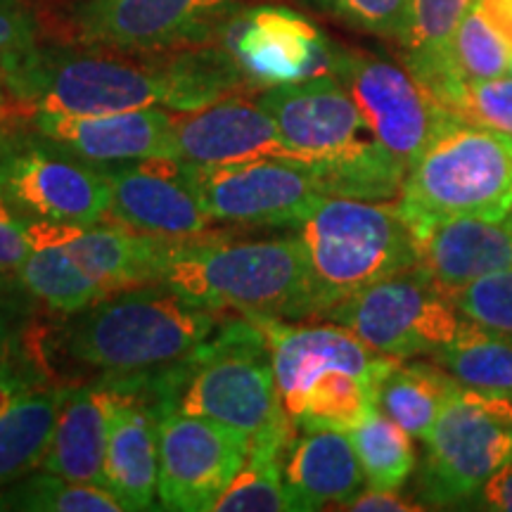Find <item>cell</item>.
Masks as SVG:
<instances>
[{"instance_id":"4fadbf2b","label":"cell","mask_w":512,"mask_h":512,"mask_svg":"<svg viewBox=\"0 0 512 512\" xmlns=\"http://www.w3.org/2000/svg\"><path fill=\"white\" fill-rule=\"evenodd\" d=\"M240 0H72L64 8L79 43L159 53L204 46Z\"/></svg>"},{"instance_id":"8992f818","label":"cell","mask_w":512,"mask_h":512,"mask_svg":"<svg viewBox=\"0 0 512 512\" xmlns=\"http://www.w3.org/2000/svg\"><path fill=\"white\" fill-rule=\"evenodd\" d=\"M297 230L309 266L311 318L418 264L415 230L399 202L325 195Z\"/></svg>"},{"instance_id":"ab89813d","label":"cell","mask_w":512,"mask_h":512,"mask_svg":"<svg viewBox=\"0 0 512 512\" xmlns=\"http://www.w3.org/2000/svg\"><path fill=\"white\" fill-rule=\"evenodd\" d=\"M479 503H482L479 508L484 510L512 512V460L484 484Z\"/></svg>"},{"instance_id":"2e32d148","label":"cell","mask_w":512,"mask_h":512,"mask_svg":"<svg viewBox=\"0 0 512 512\" xmlns=\"http://www.w3.org/2000/svg\"><path fill=\"white\" fill-rule=\"evenodd\" d=\"M112 192V221L171 242L209 238L214 219L204 211L181 159L100 166Z\"/></svg>"},{"instance_id":"603a6c76","label":"cell","mask_w":512,"mask_h":512,"mask_svg":"<svg viewBox=\"0 0 512 512\" xmlns=\"http://www.w3.org/2000/svg\"><path fill=\"white\" fill-rule=\"evenodd\" d=\"M283 479L297 512L323 510L354 501L366 486L361 460L349 432L302 430L283 458Z\"/></svg>"},{"instance_id":"d6a6232c","label":"cell","mask_w":512,"mask_h":512,"mask_svg":"<svg viewBox=\"0 0 512 512\" xmlns=\"http://www.w3.org/2000/svg\"><path fill=\"white\" fill-rule=\"evenodd\" d=\"M311 8L363 31L401 43L408 19V0H304Z\"/></svg>"},{"instance_id":"1f68e13d","label":"cell","mask_w":512,"mask_h":512,"mask_svg":"<svg viewBox=\"0 0 512 512\" xmlns=\"http://www.w3.org/2000/svg\"><path fill=\"white\" fill-rule=\"evenodd\" d=\"M453 62L465 83L510 74V50L475 3H470L453 36Z\"/></svg>"},{"instance_id":"ee69618b","label":"cell","mask_w":512,"mask_h":512,"mask_svg":"<svg viewBox=\"0 0 512 512\" xmlns=\"http://www.w3.org/2000/svg\"><path fill=\"white\" fill-rule=\"evenodd\" d=\"M8 131L10 128L0 126V164H3V152H5V140H8Z\"/></svg>"},{"instance_id":"e0dca14e","label":"cell","mask_w":512,"mask_h":512,"mask_svg":"<svg viewBox=\"0 0 512 512\" xmlns=\"http://www.w3.org/2000/svg\"><path fill=\"white\" fill-rule=\"evenodd\" d=\"M264 330L275 382L287 415L302 403L306 389L328 370H347L380 387L399 358L370 349L361 337L344 325H304L268 318L256 320Z\"/></svg>"},{"instance_id":"30bf717a","label":"cell","mask_w":512,"mask_h":512,"mask_svg":"<svg viewBox=\"0 0 512 512\" xmlns=\"http://www.w3.org/2000/svg\"><path fill=\"white\" fill-rule=\"evenodd\" d=\"M418 496L425 508L477 503L484 484L512 460V422L486 396L463 389L446 403L430 437Z\"/></svg>"},{"instance_id":"44dd1931","label":"cell","mask_w":512,"mask_h":512,"mask_svg":"<svg viewBox=\"0 0 512 512\" xmlns=\"http://www.w3.org/2000/svg\"><path fill=\"white\" fill-rule=\"evenodd\" d=\"M413 230L418 266L451 297L484 275L512 268V228L505 221L446 219Z\"/></svg>"},{"instance_id":"f1b7e54d","label":"cell","mask_w":512,"mask_h":512,"mask_svg":"<svg viewBox=\"0 0 512 512\" xmlns=\"http://www.w3.org/2000/svg\"><path fill=\"white\" fill-rule=\"evenodd\" d=\"M370 489L401 491L415 470L411 434L389 420L380 408L349 432Z\"/></svg>"},{"instance_id":"8d00e7d4","label":"cell","mask_w":512,"mask_h":512,"mask_svg":"<svg viewBox=\"0 0 512 512\" xmlns=\"http://www.w3.org/2000/svg\"><path fill=\"white\" fill-rule=\"evenodd\" d=\"M38 43V22L22 0H0V67Z\"/></svg>"},{"instance_id":"4316f807","label":"cell","mask_w":512,"mask_h":512,"mask_svg":"<svg viewBox=\"0 0 512 512\" xmlns=\"http://www.w3.org/2000/svg\"><path fill=\"white\" fill-rule=\"evenodd\" d=\"M432 361L463 389L512 401V337L475 325L467 335L439 349Z\"/></svg>"},{"instance_id":"60d3db41","label":"cell","mask_w":512,"mask_h":512,"mask_svg":"<svg viewBox=\"0 0 512 512\" xmlns=\"http://www.w3.org/2000/svg\"><path fill=\"white\" fill-rule=\"evenodd\" d=\"M512 55V0H472Z\"/></svg>"},{"instance_id":"4dcf8cb0","label":"cell","mask_w":512,"mask_h":512,"mask_svg":"<svg viewBox=\"0 0 512 512\" xmlns=\"http://www.w3.org/2000/svg\"><path fill=\"white\" fill-rule=\"evenodd\" d=\"M285 453L249 446V456L211 512H294L283 479Z\"/></svg>"},{"instance_id":"7402d4cb","label":"cell","mask_w":512,"mask_h":512,"mask_svg":"<svg viewBox=\"0 0 512 512\" xmlns=\"http://www.w3.org/2000/svg\"><path fill=\"white\" fill-rule=\"evenodd\" d=\"M117 384L110 377L69 384L53 441L38 470L105 489V453L110 441Z\"/></svg>"},{"instance_id":"ac0fdd59","label":"cell","mask_w":512,"mask_h":512,"mask_svg":"<svg viewBox=\"0 0 512 512\" xmlns=\"http://www.w3.org/2000/svg\"><path fill=\"white\" fill-rule=\"evenodd\" d=\"M27 126L95 166L178 159L176 114L166 107H140L98 117L38 112L27 119Z\"/></svg>"},{"instance_id":"8fae6325","label":"cell","mask_w":512,"mask_h":512,"mask_svg":"<svg viewBox=\"0 0 512 512\" xmlns=\"http://www.w3.org/2000/svg\"><path fill=\"white\" fill-rule=\"evenodd\" d=\"M188 171L204 211L230 226L297 228L328 195L318 171L294 157L188 164Z\"/></svg>"},{"instance_id":"d4e9b609","label":"cell","mask_w":512,"mask_h":512,"mask_svg":"<svg viewBox=\"0 0 512 512\" xmlns=\"http://www.w3.org/2000/svg\"><path fill=\"white\" fill-rule=\"evenodd\" d=\"M67 392L69 384L24 389L0 411V489L46 458Z\"/></svg>"},{"instance_id":"f546056e","label":"cell","mask_w":512,"mask_h":512,"mask_svg":"<svg viewBox=\"0 0 512 512\" xmlns=\"http://www.w3.org/2000/svg\"><path fill=\"white\" fill-rule=\"evenodd\" d=\"M0 510L24 512H121V503L102 486L79 484L55 472L24 475L0 489Z\"/></svg>"},{"instance_id":"836d02e7","label":"cell","mask_w":512,"mask_h":512,"mask_svg":"<svg viewBox=\"0 0 512 512\" xmlns=\"http://www.w3.org/2000/svg\"><path fill=\"white\" fill-rule=\"evenodd\" d=\"M453 299L460 313L479 328L512 337V268L484 275Z\"/></svg>"},{"instance_id":"7bdbcfd3","label":"cell","mask_w":512,"mask_h":512,"mask_svg":"<svg viewBox=\"0 0 512 512\" xmlns=\"http://www.w3.org/2000/svg\"><path fill=\"white\" fill-rule=\"evenodd\" d=\"M486 399H489V396H486ZM489 401L494 403V408L503 415V418H508L512 422V401H505V399H489Z\"/></svg>"},{"instance_id":"484cf974","label":"cell","mask_w":512,"mask_h":512,"mask_svg":"<svg viewBox=\"0 0 512 512\" xmlns=\"http://www.w3.org/2000/svg\"><path fill=\"white\" fill-rule=\"evenodd\" d=\"M463 387L437 363L399 361L377 389V408L411 437L425 441L446 403Z\"/></svg>"},{"instance_id":"ffe728a7","label":"cell","mask_w":512,"mask_h":512,"mask_svg":"<svg viewBox=\"0 0 512 512\" xmlns=\"http://www.w3.org/2000/svg\"><path fill=\"white\" fill-rule=\"evenodd\" d=\"M117 384L110 441L105 453V489L128 512L155 510L159 479L157 413L128 377H110Z\"/></svg>"},{"instance_id":"277c9868","label":"cell","mask_w":512,"mask_h":512,"mask_svg":"<svg viewBox=\"0 0 512 512\" xmlns=\"http://www.w3.org/2000/svg\"><path fill=\"white\" fill-rule=\"evenodd\" d=\"M271 114L285 150L318 171L328 195L396 200L406 171L370 131L337 76L266 88L256 98Z\"/></svg>"},{"instance_id":"9c48e42d","label":"cell","mask_w":512,"mask_h":512,"mask_svg":"<svg viewBox=\"0 0 512 512\" xmlns=\"http://www.w3.org/2000/svg\"><path fill=\"white\" fill-rule=\"evenodd\" d=\"M0 195L29 221L69 226L112 221V192L100 166L72 155L27 124L8 131Z\"/></svg>"},{"instance_id":"52a82bcc","label":"cell","mask_w":512,"mask_h":512,"mask_svg":"<svg viewBox=\"0 0 512 512\" xmlns=\"http://www.w3.org/2000/svg\"><path fill=\"white\" fill-rule=\"evenodd\" d=\"M399 207L413 228L446 219L503 221L512 209V138L456 124L403 178Z\"/></svg>"},{"instance_id":"83f0119b","label":"cell","mask_w":512,"mask_h":512,"mask_svg":"<svg viewBox=\"0 0 512 512\" xmlns=\"http://www.w3.org/2000/svg\"><path fill=\"white\" fill-rule=\"evenodd\" d=\"M377 384L347 370H328L306 389L292 415L297 430L351 432L377 411Z\"/></svg>"},{"instance_id":"9a60e30c","label":"cell","mask_w":512,"mask_h":512,"mask_svg":"<svg viewBox=\"0 0 512 512\" xmlns=\"http://www.w3.org/2000/svg\"><path fill=\"white\" fill-rule=\"evenodd\" d=\"M157 508L211 512L249 456V437L200 415L166 413L157 422Z\"/></svg>"},{"instance_id":"d6986e66","label":"cell","mask_w":512,"mask_h":512,"mask_svg":"<svg viewBox=\"0 0 512 512\" xmlns=\"http://www.w3.org/2000/svg\"><path fill=\"white\" fill-rule=\"evenodd\" d=\"M178 159L216 166L259 157H292L271 114L245 93L211 102L195 112L176 114Z\"/></svg>"},{"instance_id":"5b68a950","label":"cell","mask_w":512,"mask_h":512,"mask_svg":"<svg viewBox=\"0 0 512 512\" xmlns=\"http://www.w3.org/2000/svg\"><path fill=\"white\" fill-rule=\"evenodd\" d=\"M211 311L254 320H309L311 285L299 238L176 242L162 280Z\"/></svg>"},{"instance_id":"cb8c5ba5","label":"cell","mask_w":512,"mask_h":512,"mask_svg":"<svg viewBox=\"0 0 512 512\" xmlns=\"http://www.w3.org/2000/svg\"><path fill=\"white\" fill-rule=\"evenodd\" d=\"M472 0H408L406 31L401 38L403 67L453 112L463 93L453 62V36Z\"/></svg>"},{"instance_id":"b9f144b4","label":"cell","mask_w":512,"mask_h":512,"mask_svg":"<svg viewBox=\"0 0 512 512\" xmlns=\"http://www.w3.org/2000/svg\"><path fill=\"white\" fill-rule=\"evenodd\" d=\"M0 126L3 128L22 126V119H19L15 107H12V100L8 95V88H5L3 83V76H0Z\"/></svg>"},{"instance_id":"74e56055","label":"cell","mask_w":512,"mask_h":512,"mask_svg":"<svg viewBox=\"0 0 512 512\" xmlns=\"http://www.w3.org/2000/svg\"><path fill=\"white\" fill-rule=\"evenodd\" d=\"M31 302L34 299L27 292H0V356H5V351L15 342L17 332L27 323L31 316Z\"/></svg>"},{"instance_id":"ba28073f","label":"cell","mask_w":512,"mask_h":512,"mask_svg":"<svg viewBox=\"0 0 512 512\" xmlns=\"http://www.w3.org/2000/svg\"><path fill=\"white\" fill-rule=\"evenodd\" d=\"M323 320L344 325L370 349L399 361L432 358L475 328L460 313L456 299L418 264L377 280L330 309Z\"/></svg>"},{"instance_id":"3957f363","label":"cell","mask_w":512,"mask_h":512,"mask_svg":"<svg viewBox=\"0 0 512 512\" xmlns=\"http://www.w3.org/2000/svg\"><path fill=\"white\" fill-rule=\"evenodd\" d=\"M223 313L192 302L164 283L114 292L46 325L50 368L64 356L98 377H150L176 366L219 328ZM55 375V373H53Z\"/></svg>"},{"instance_id":"6da1fadb","label":"cell","mask_w":512,"mask_h":512,"mask_svg":"<svg viewBox=\"0 0 512 512\" xmlns=\"http://www.w3.org/2000/svg\"><path fill=\"white\" fill-rule=\"evenodd\" d=\"M19 119L31 114L98 117L164 105L195 112L252 91L238 62L216 43L159 53H124L102 46L36 43L0 67Z\"/></svg>"},{"instance_id":"f35d334b","label":"cell","mask_w":512,"mask_h":512,"mask_svg":"<svg viewBox=\"0 0 512 512\" xmlns=\"http://www.w3.org/2000/svg\"><path fill=\"white\" fill-rule=\"evenodd\" d=\"M344 510H361V512H413V510H425V505H415L403 501L396 491H377L368 489L361 491L354 501L344 505Z\"/></svg>"},{"instance_id":"f6af8a7d","label":"cell","mask_w":512,"mask_h":512,"mask_svg":"<svg viewBox=\"0 0 512 512\" xmlns=\"http://www.w3.org/2000/svg\"><path fill=\"white\" fill-rule=\"evenodd\" d=\"M503 221H505V223H508V226L512 228V209L508 211V216H505V219H503Z\"/></svg>"},{"instance_id":"e575fe53","label":"cell","mask_w":512,"mask_h":512,"mask_svg":"<svg viewBox=\"0 0 512 512\" xmlns=\"http://www.w3.org/2000/svg\"><path fill=\"white\" fill-rule=\"evenodd\" d=\"M453 114L465 124L489 128L512 138V74L465 83Z\"/></svg>"},{"instance_id":"d590c367","label":"cell","mask_w":512,"mask_h":512,"mask_svg":"<svg viewBox=\"0 0 512 512\" xmlns=\"http://www.w3.org/2000/svg\"><path fill=\"white\" fill-rule=\"evenodd\" d=\"M27 223L19 211L0 195V292L19 294V271L29 254Z\"/></svg>"},{"instance_id":"7c38bea8","label":"cell","mask_w":512,"mask_h":512,"mask_svg":"<svg viewBox=\"0 0 512 512\" xmlns=\"http://www.w3.org/2000/svg\"><path fill=\"white\" fill-rule=\"evenodd\" d=\"M335 76L351 93L377 143L406 174L448 128L465 124L406 67L384 57L342 50Z\"/></svg>"},{"instance_id":"7a4b0ae2","label":"cell","mask_w":512,"mask_h":512,"mask_svg":"<svg viewBox=\"0 0 512 512\" xmlns=\"http://www.w3.org/2000/svg\"><path fill=\"white\" fill-rule=\"evenodd\" d=\"M157 418L200 415L245 432L249 444L287 448L297 427L275 382L261 325L247 316H223L211 335L176 366L131 377Z\"/></svg>"},{"instance_id":"5bb4252c","label":"cell","mask_w":512,"mask_h":512,"mask_svg":"<svg viewBox=\"0 0 512 512\" xmlns=\"http://www.w3.org/2000/svg\"><path fill=\"white\" fill-rule=\"evenodd\" d=\"M211 43L228 50L252 88L264 91L335 76L342 53L311 19L283 5H240L223 19Z\"/></svg>"}]
</instances>
